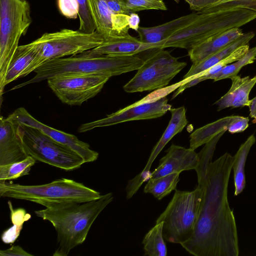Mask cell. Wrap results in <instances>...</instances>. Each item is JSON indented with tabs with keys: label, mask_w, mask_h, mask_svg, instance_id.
Returning a JSON list of instances; mask_svg holds the SVG:
<instances>
[{
	"label": "cell",
	"mask_w": 256,
	"mask_h": 256,
	"mask_svg": "<svg viewBox=\"0 0 256 256\" xmlns=\"http://www.w3.org/2000/svg\"><path fill=\"white\" fill-rule=\"evenodd\" d=\"M233 156L226 152L211 162L204 177L198 214L191 238L182 246L195 256H238V239L235 218L228 198Z\"/></svg>",
	"instance_id": "cell-1"
},
{
	"label": "cell",
	"mask_w": 256,
	"mask_h": 256,
	"mask_svg": "<svg viewBox=\"0 0 256 256\" xmlns=\"http://www.w3.org/2000/svg\"><path fill=\"white\" fill-rule=\"evenodd\" d=\"M113 200L112 193L109 192L88 202L45 204L44 209L35 211L38 217L49 221L56 232L53 256H67L82 244L94 220Z\"/></svg>",
	"instance_id": "cell-2"
},
{
	"label": "cell",
	"mask_w": 256,
	"mask_h": 256,
	"mask_svg": "<svg viewBox=\"0 0 256 256\" xmlns=\"http://www.w3.org/2000/svg\"><path fill=\"white\" fill-rule=\"evenodd\" d=\"M144 60L138 56H94L87 51L68 57L49 60L37 68L31 79L14 86L11 90L64 74H98L110 76L138 70Z\"/></svg>",
	"instance_id": "cell-3"
},
{
	"label": "cell",
	"mask_w": 256,
	"mask_h": 256,
	"mask_svg": "<svg viewBox=\"0 0 256 256\" xmlns=\"http://www.w3.org/2000/svg\"><path fill=\"white\" fill-rule=\"evenodd\" d=\"M256 18V12L242 8L199 13L192 22L162 41V48L174 47L189 50L216 34L240 28Z\"/></svg>",
	"instance_id": "cell-4"
},
{
	"label": "cell",
	"mask_w": 256,
	"mask_h": 256,
	"mask_svg": "<svg viewBox=\"0 0 256 256\" xmlns=\"http://www.w3.org/2000/svg\"><path fill=\"white\" fill-rule=\"evenodd\" d=\"M0 196L42 206L48 203L84 202L102 196L98 192L82 183L65 178L40 185H22L0 180Z\"/></svg>",
	"instance_id": "cell-5"
},
{
	"label": "cell",
	"mask_w": 256,
	"mask_h": 256,
	"mask_svg": "<svg viewBox=\"0 0 256 256\" xmlns=\"http://www.w3.org/2000/svg\"><path fill=\"white\" fill-rule=\"evenodd\" d=\"M204 192V186L198 183L192 191L176 190L165 210L156 224L163 222L162 234L168 242L182 244L192 236Z\"/></svg>",
	"instance_id": "cell-6"
},
{
	"label": "cell",
	"mask_w": 256,
	"mask_h": 256,
	"mask_svg": "<svg viewBox=\"0 0 256 256\" xmlns=\"http://www.w3.org/2000/svg\"><path fill=\"white\" fill-rule=\"evenodd\" d=\"M32 21L26 0H0V95L8 65Z\"/></svg>",
	"instance_id": "cell-7"
},
{
	"label": "cell",
	"mask_w": 256,
	"mask_h": 256,
	"mask_svg": "<svg viewBox=\"0 0 256 256\" xmlns=\"http://www.w3.org/2000/svg\"><path fill=\"white\" fill-rule=\"evenodd\" d=\"M18 124V134L25 152L36 160L66 170L78 168L85 163L78 154L39 129L22 124Z\"/></svg>",
	"instance_id": "cell-8"
},
{
	"label": "cell",
	"mask_w": 256,
	"mask_h": 256,
	"mask_svg": "<svg viewBox=\"0 0 256 256\" xmlns=\"http://www.w3.org/2000/svg\"><path fill=\"white\" fill-rule=\"evenodd\" d=\"M186 65L164 49L154 50L123 87L126 92L152 90L166 86Z\"/></svg>",
	"instance_id": "cell-9"
},
{
	"label": "cell",
	"mask_w": 256,
	"mask_h": 256,
	"mask_svg": "<svg viewBox=\"0 0 256 256\" xmlns=\"http://www.w3.org/2000/svg\"><path fill=\"white\" fill-rule=\"evenodd\" d=\"M44 62L56 58L75 56L100 46L104 38L96 30L88 33L64 28L46 32L36 40Z\"/></svg>",
	"instance_id": "cell-10"
},
{
	"label": "cell",
	"mask_w": 256,
	"mask_h": 256,
	"mask_svg": "<svg viewBox=\"0 0 256 256\" xmlns=\"http://www.w3.org/2000/svg\"><path fill=\"white\" fill-rule=\"evenodd\" d=\"M110 76L98 74H69L47 80L49 87L64 103L80 106L100 92Z\"/></svg>",
	"instance_id": "cell-11"
},
{
	"label": "cell",
	"mask_w": 256,
	"mask_h": 256,
	"mask_svg": "<svg viewBox=\"0 0 256 256\" xmlns=\"http://www.w3.org/2000/svg\"><path fill=\"white\" fill-rule=\"evenodd\" d=\"M166 96L156 100L138 103L137 102L106 118L83 124L78 129L80 132H84L95 128L116 124L128 121L156 118L164 115L172 108L168 103Z\"/></svg>",
	"instance_id": "cell-12"
},
{
	"label": "cell",
	"mask_w": 256,
	"mask_h": 256,
	"mask_svg": "<svg viewBox=\"0 0 256 256\" xmlns=\"http://www.w3.org/2000/svg\"><path fill=\"white\" fill-rule=\"evenodd\" d=\"M7 118L18 124H22L39 129L54 140L78 154L83 158L85 163L94 162L98 158V153L92 150L88 144L80 140L73 134L54 129L42 123L31 116L24 108H17Z\"/></svg>",
	"instance_id": "cell-13"
},
{
	"label": "cell",
	"mask_w": 256,
	"mask_h": 256,
	"mask_svg": "<svg viewBox=\"0 0 256 256\" xmlns=\"http://www.w3.org/2000/svg\"><path fill=\"white\" fill-rule=\"evenodd\" d=\"M44 63L35 40L28 44L18 46L8 68L0 98L6 84L28 75Z\"/></svg>",
	"instance_id": "cell-14"
},
{
	"label": "cell",
	"mask_w": 256,
	"mask_h": 256,
	"mask_svg": "<svg viewBox=\"0 0 256 256\" xmlns=\"http://www.w3.org/2000/svg\"><path fill=\"white\" fill-rule=\"evenodd\" d=\"M158 49H162V42L156 44L144 43L128 34L124 36L104 40L100 46L87 52L94 56H135L146 50Z\"/></svg>",
	"instance_id": "cell-15"
},
{
	"label": "cell",
	"mask_w": 256,
	"mask_h": 256,
	"mask_svg": "<svg viewBox=\"0 0 256 256\" xmlns=\"http://www.w3.org/2000/svg\"><path fill=\"white\" fill-rule=\"evenodd\" d=\"M160 160L158 166L152 172L150 178H158L172 173L196 170L200 158L198 154L190 148L172 144Z\"/></svg>",
	"instance_id": "cell-16"
},
{
	"label": "cell",
	"mask_w": 256,
	"mask_h": 256,
	"mask_svg": "<svg viewBox=\"0 0 256 256\" xmlns=\"http://www.w3.org/2000/svg\"><path fill=\"white\" fill-rule=\"evenodd\" d=\"M18 124L0 118V166L24 160L28 156L18 134Z\"/></svg>",
	"instance_id": "cell-17"
},
{
	"label": "cell",
	"mask_w": 256,
	"mask_h": 256,
	"mask_svg": "<svg viewBox=\"0 0 256 256\" xmlns=\"http://www.w3.org/2000/svg\"><path fill=\"white\" fill-rule=\"evenodd\" d=\"M231 80L230 89L214 104L218 106V111L228 108L249 106L251 104L249 94L256 84V75L253 78L249 76L242 78L237 75Z\"/></svg>",
	"instance_id": "cell-18"
},
{
	"label": "cell",
	"mask_w": 256,
	"mask_h": 256,
	"mask_svg": "<svg viewBox=\"0 0 256 256\" xmlns=\"http://www.w3.org/2000/svg\"><path fill=\"white\" fill-rule=\"evenodd\" d=\"M244 32L240 28H234L216 34L188 50L192 64L222 50L240 37Z\"/></svg>",
	"instance_id": "cell-19"
},
{
	"label": "cell",
	"mask_w": 256,
	"mask_h": 256,
	"mask_svg": "<svg viewBox=\"0 0 256 256\" xmlns=\"http://www.w3.org/2000/svg\"><path fill=\"white\" fill-rule=\"evenodd\" d=\"M198 14V12H192L155 26H140L136 32L138 38L141 42L148 44L164 41L192 22Z\"/></svg>",
	"instance_id": "cell-20"
},
{
	"label": "cell",
	"mask_w": 256,
	"mask_h": 256,
	"mask_svg": "<svg viewBox=\"0 0 256 256\" xmlns=\"http://www.w3.org/2000/svg\"><path fill=\"white\" fill-rule=\"evenodd\" d=\"M172 116L169 123L160 140L154 147L147 164L144 170H150L152 164L158 155L176 134L180 132L188 124L186 110L184 106L170 108Z\"/></svg>",
	"instance_id": "cell-21"
},
{
	"label": "cell",
	"mask_w": 256,
	"mask_h": 256,
	"mask_svg": "<svg viewBox=\"0 0 256 256\" xmlns=\"http://www.w3.org/2000/svg\"><path fill=\"white\" fill-rule=\"evenodd\" d=\"M255 34L250 32L244 34L238 38L228 44L222 50L207 57L198 63L192 64L184 79L201 73L216 64L240 46L248 44L254 38Z\"/></svg>",
	"instance_id": "cell-22"
},
{
	"label": "cell",
	"mask_w": 256,
	"mask_h": 256,
	"mask_svg": "<svg viewBox=\"0 0 256 256\" xmlns=\"http://www.w3.org/2000/svg\"><path fill=\"white\" fill-rule=\"evenodd\" d=\"M89 6L96 30L104 40L116 37L112 25V13L104 0H88Z\"/></svg>",
	"instance_id": "cell-23"
},
{
	"label": "cell",
	"mask_w": 256,
	"mask_h": 256,
	"mask_svg": "<svg viewBox=\"0 0 256 256\" xmlns=\"http://www.w3.org/2000/svg\"><path fill=\"white\" fill-rule=\"evenodd\" d=\"M238 116H226L196 129L190 135V148L195 150L222 130H228V126Z\"/></svg>",
	"instance_id": "cell-24"
},
{
	"label": "cell",
	"mask_w": 256,
	"mask_h": 256,
	"mask_svg": "<svg viewBox=\"0 0 256 256\" xmlns=\"http://www.w3.org/2000/svg\"><path fill=\"white\" fill-rule=\"evenodd\" d=\"M255 142L254 135H250L241 144L235 155L233 156L232 168L234 170L235 196L240 194L245 188L244 166L248 154Z\"/></svg>",
	"instance_id": "cell-25"
},
{
	"label": "cell",
	"mask_w": 256,
	"mask_h": 256,
	"mask_svg": "<svg viewBox=\"0 0 256 256\" xmlns=\"http://www.w3.org/2000/svg\"><path fill=\"white\" fill-rule=\"evenodd\" d=\"M249 49L248 44L239 46L225 58L208 70L195 75L196 78L180 86L172 95V98H176L186 88L194 86L203 80L210 79L211 76L218 72L225 66L242 58Z\"/></svg>",
	"instance_id": "cell-26"
},
{
	"label": "cell",
	"mask_w": 256,
	"mask_h": 256,
	"mask_svg": "<svg viewBox=\"0 0 256 256\" xmlns=\"http://www.w3.org/2000/svg\"><path fill=\"white\" fill-rule=\"evenodd\" d=\"M178 172L170 174L156 178H150L145 186L144 192L151 194L158 200H160L176 190L180 181Z\"/></svg>",
	"instance_id": "cell-27"
},
{
	"label": "cell",
	"mask_w": 256,
	"mask_h": 256,
	"mask_svg": "<svg viewBox=\"0 0 256 256\" xmlns=\"http://www.w3.org/2000/svg\"><path fill=\"white\" fill-rule=\"evenodd\" d=\"M163 222L156 224L142 240L145 256H166L167 248L162 234Z\"/></svg>",
	"instance_id": "cell-28"
},
{
	"label": "cell",
	"mask_w": 256,
	"mask_h": 256,
	"mask_svg": "<svg viewBox=\"0 0 256 256\" xmlns=\"http://www.w3.org/2000/svg\"><path fill=\"white\" fill-rule=\"evenodd\" d=\"M36 160L28 156L23 160L0 166V180H13L28 174Z\"/></svg>",
	"instance_id": "cell-29"
},
{
	"label": "cell",
	"mask_w": 256,
	"mask_h": 256,
	"mask_svg": "<svg viewBox=\"0 0 256 256\" xmlns=\"http://www.w3.org/2000/svg\"><path fill=\"white\" fill-rule=\"evenodd\" d=\"M256 60V46L250 48L246 53L240 59L230 64L225 66L218 72L211 76L210 79L214 82L221 80L230 78L238 75L242 67L254 62Z\"/></svg>",
	"instance_id": "cell-30"
},
{
	"label": "cell",
	"mask_w": 256,
	"mask_h": 256,
	"mask_svg": "<svg viewBox=\"0 0 256 256\" xmlns=\"http://www.w3.org/2000/svg\"><path fill=\"white\" fill-rule=\"evenodd\" d=\"M236 8L249 9L256 12V0H220L199 13L222 11Z\"/></svg>",
	"instance_id": "cell-31"
},
{
	"label": "cell",
	"mask_w": 256,
	"mask_h": 256,
	"mask_svg": "<svg viewBox=\"0 0 256 256\" xmlns=\"http://www.w3.org/2000/svg\"><path fill=\"white\" fill-rule=\"evenodd\" d=\"M130 13L144 10H166L167 7L162 0H122Z\"/></svg>",
	"instance_id": "cell-32"
},
{
	"label": "cell",
	"mask_w": 256,
	"mask_h": 256,
	"mask_svg": "<svg viewBox=\"0 0 256 256\" xmlns=\"http://www.w3.org/2000/svg\"><path fill=\"white\" fill-rule=\"evenodd\" d=\"M79 4L78 18L81 32L91 33L96 30V26L92 18L88 0H76Z\"/></svg>",
	"instance_id": "cell-33"
},
{
	"label": "cell",
	"mask_w": 256,
	"mask_h": 256,
	"mask_svg": "<svg viewBox=\"0 0 256 256\" xmlns=\"http://www.w3.org/2000/svg\"><path fill=\"white\" fill-rule=\"evenodd\" d=\"M152 172L150 170H143L134 178L129 180L126 188V198H130L137 192L142 184L152 178Z\"/></svg>",
	"instance_id": "cell-34"
},
{
	"label": "cell",
	"mask_w": 256,
	"mask_h": 256,
	"mask_svg": "<svg viewBox=\"0 0 256 256\" xmlns=\"http://www.w3.org/2000/svg\"><path fill=\"white\" fill-rule=\"evenodd\" d=\"M58 6L60 13L68 18L78 16L79 4L76 0H58Z\"/></svg>",
	"instance_id": "cell-35"
},
{
	"label": "cell",
	"mask_w": 256,
	"mask_h": 256,
	"mask_svg": "<svg viewBox=\"0 0 256 256\" xmlns=\"http://www.w3.org/2000/svg\"><path fill=\"white\" fill-rule=\"evenodd\" d=\"M8 204L10 211L12 222L14 226L22 228L23 224L30 218V215L26 214L23 208H20L14 210L10 201L8 202Z\"/></svg>",
	"instance_id": "cell-36"
},
{
	"label": "cell",
	"mask_w": 256,
	"mask_h": 256,
	"mask_svg": "<svg viewBox=\"0 0 256 256\" xmlns=\"http://www.w3.org/2000/svg\"><path fill=\"white\" fill-rule=\"evenodd\" d=\"M249 118L238 116L228 126V130L231 134L241 132L248 126Z\"/></svg>",
	"instance_id": "cell-37"
},
{
	"label": "cell",
	"mask_w": 256,
	"mask_h": 256,
	"mask_svg": "<svg viewBox=\"0 0 256 256\" xmlns=\"http://www.w3.org/2000/svg\"><path fill=\"white\" fill-rule=\"evenodd\" d=\"M189 5L190 9L200 12L220 0H184Z\"/></svg>",
	"instance_id": "cell-38"
},
{
	"label": "cell",
	"mask_w": 256,
	"mask_h": 256,
	"mask_svg": "<svg viewBox=\"0 0 256 256\" xmlns=\"http://www.w3.org/2000/svg\"><path fill=\"white\" fill-rule=\"evenodd\" d=\"M108 8L114 14L129 15L130 13L125 6L122 0H104Z\"/></svg>",
	"instance_id": "cell-39"
},
{
	"label": "cell",
	"mask_w": 256,
	"mask_h": 256,
	"mask_svg": "<svg viewBox=\"0 0 256 256\" xmlns=\"http://www.w3.org/2000/svg\"><path fill=\"white\" fill-rule=\"evenodd\" d=\"M0 256H33L19 246H14L10 248L0 250Z\"/></svg>",
	"instance_id": "cell-40"
},
{
	"label": "cell",
	"mask_w": 256,
	"mask_h": 256,
	"mask_svg": "<svg viewBox=\"0 0 256 256\" xmlns=\"http://www.w3.org/2000/svg\"><path fill=\"white\" fill-rule=\"evenodd\" d=\"M128 27L136 32L138 31L140 26V18L138 15L135 12H132L128 16Z\"/></svg>",
	"instance_id": "cell-41"
},
{
	"label": "cell",
	"mask_w": 256,
	"mask_h": 256,
	"mask_svg": "<svg viewBox=\"0 0 256 256\" xmlns=\"http://www.w3.org/2000/svg\"><path fill=\"white\" fill-rule=\"evenodd\" d=\"M248 107L250 108V116L256 120V96L251 100V104Z\"/></svg>",
	"instance_id": "cell-42"
},
{
	"label": "cell",
	"mask_w": 256,
	"mask_h": 256,
	"mask_svg": "<svg viewBox=\"0 0 256 256\" xmlns=\"http://www.w3.org/2000/svg\"><path fill=\"white\" fill-rule=\"evenodd\" d=\"M172 0L174 1L175 2H176L177 4L179 3V2H180L179 0Z\"/></svg>",
	"instance_id": "cell-43"
},
{
	"label": "cell",
	"mask_w": 256,
	"mask_h": 256,
	"mask_svg": "<svg viewBox=\"0 0 256 256\" xmlns=\"http://www.w3.org/2000/svg\"></svg>",
	"instance_id": "cell-44"
}]
</instances>
